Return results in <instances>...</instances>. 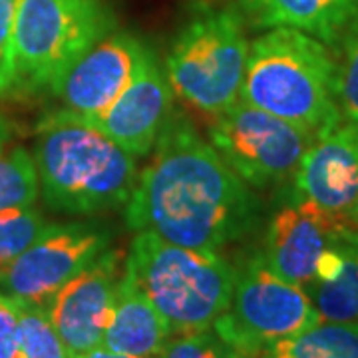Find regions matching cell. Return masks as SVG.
I'll return each mask as SVG.
<instances>
[{"label": "cell", "instance_id": "1", "mask_svg": "<svg viewBox=\"0 0 358 358\" xmlns=\"http://www.w3.org/2000/svg\"><path fill=\"white\" fill-rule=\"evenodd\" d=\"M152 152L126 203L129 229L152 231L181 247L221 251L261 225L259 197L189 117L173 110Z\"/></svg>", "mask_w": 358, "mask_h": 358}, {"label": "cell", "instance_id": "2", "mask_svg": "<svg viewBox=\"0 0 358 358\" xmlns=\"http://www.w3.org/2000/svg\"><path fill=\"white\" fill-rule=\"evenodd\" d=\"M32 157L44 203L74 217L126 207L140 173L138 157L62 108L40 120Z\"/></svg>", "mask_w": 358, "mask_h": 358}, {"label": "cell", "instance_id": "3", "mask_svg": "<svg viewBox=\"0 0 358 358\" xmlns=\"http://www.w3.org/2000/svg\"><path fill=\"white\" fill-rule=\"evenodd\" d=\"M338 60L320 40L289 26L249 44L241 102L287 120L315 140L343 124L336 98Z\"/></svg>", "mask_w": 358, "mask_h": 358}, {"label": "cell", "instance_id": "4", "mask_svg": "<svg viewBox=\"0 0 358 358\" xmlns=\"http://www.w3.org/2000/svg\"><path fill=\"white\" fill-rule=\"evenodd\" d=\"M124 265L176 334L213 329L227 310L237 267L219 251L169 243L152 231H140Z\"/></svg>", "mask_w": 358, "mask_h": 358}, {"label": "cell", "instance_id": "5", "mask_svg": "<svg viewBox=\"0 0 358 358\" xmlns=\"http://www.w3.org/2000/svg\"><path fill=\"white\" fill-rule=\"evenodd\" d=\"M114 26L106 0H18L8 96L54 94L68 70Z\"/></svg>", "mask_w": 358, "mask_h": 358}, {"label": "cell", "instance_id": "6", "mask_svg": "<svg viewBox=\"0 0 358 358\" xmlns=\"http://www.w3.org/2000/svg\"><path fill=\"white\" fill-rule=\"evenodd\" d=\"M249 42L235 10H213L193 18L167 54L166 74L173 96L207 115L239 102Z\"/></svg>", "mask_w": 358, "mask_h": 358}, {"label": "cell", "instance_id": "7", "mask_svg": "<svg viewBox=\"0 0 358 358\" xmlns=\"http://www.w3.org/2000/svg\"><path fill=\"white\" fill-rule=\"evenodd\" d=\"M317 322L320 315L307 291L279 277L257 251L237 267L229 307L215 320L213 331L233 350L261 357L277 341Z\"/></svg>", "mask_w": 358, "mask_h": 358}, {"label": "cell", "instance_id": "8", "mask_svg": "<svg viewBox=\"0 0 358 358\" xmlns=\"http://www.w3.org/2000/svg\"><path fill=\"white\" fill-rule=\"evenodd\" d=\"M207 138L251 189H271L293 179L315 141L303 128L241 100L215 115Z\"/></svg>", "mask_w": 358, "mask_h": 358}, {"label": "cell", "instance_id": "9", "mask_svg": "<svg viewBox=\"0 0 358 358\" xmlns=\"http://www.w3.org/2000/svg\"><path fill=\"white\" fill-rule=\"evenodd\" d=\"M110 241V231L100 223H50L22 255L0 271V293L46 305L66 282L106 253Z\"/></svg>", "mask_w": 358, "mask_h": 358}, {"label": "cell", "instance_id": "10", "mask_svg": "<svg viewBox=\"0 0 358 358\" xmlns=\"http://www.w3.org/2000/svg\"><path fill=\"white\" fill-rule=\"evenodd\" d=\"M355 231L350 215L327 211L293 192L267 223L261 253L279 277L307 289L322 253Z\"/></svg>", "mask_w": 358, "mask_h": 358}, {"label": "cell", "instance_id": "11", "mask_svg": "<svg viewBox=\"0 0 358 358\" xmlns=\"http://www.w3.org/2000/svg\"><path fill=\"white\" fill-rule=\"evenodd\" d=\"M152 56L154 52L128 32L110 34L68 70L54 96L62 110L92 122L129 88Z\"/></svg>", "mask_w": 358, "mask_h": 358}, {"label": "cell", "instance_id": "12", "mask_svg": "<svg viewBox=\"0 0 358 358\" xmlns=\"http://www.w3.org/2000/svg\"><path fill=\"white\" fill-rule=\"evenodd\" d=\"M120 259V251L108 249L44 305L70 357L102 346L114 319L115 294L124 273Z\"/></svg>", "mask_w": 358, "mask_h": 358}, {"label": "cell", "instance_id": "13", "mask_svg": "<svg viewBox=\"0 0 358 358\" xmlns=\"http://www.w3.org/2000/svg\"><path fill=\"white\" fill-rule=\"evenodd\" d=\"M171 112L173 92L166 68L159 66L154 54L129 88L100 117L88 124L134 157H145L154 150Z\"/></svg>", "mask_w": 358, "mask_h": 358}, {"label": "cell", "instance_id": "14", "mask_svg": "<svg viewBox=\"0 0 358 358\" xmlns=\"http://www.w3.org/2000/svg\"><path fill=\"white\" fill-rule=\"evenodd\" d=\"M293 192L333 213L357 209L358 126L343 122L313 141L294 171Z\"/></svg>", "mask_w": 358, "mask_h": 358}, {"label": "cell", "instance_id": "15", "mask_svg": "<svg viewBox=\"0 0 358 358\" xmlns=\"http://www.w3.org/2000/svg\"><path fill=\"white\" fill-rule=\"evenodd\" d=\"M243 8L259 28L289 26L333 52L358 26V0H243Z\"/></svg>", "mask_w": 358, "mask_h": 358}, {"label": "cell", "instance_id": "16", "mask_svg": "<svg viewBox=\"0 0 358 358\" xmlns=\"http://www.w3.org/2000/svg\"><path fill=\"white\" fill-rule=\"evenodd\" d=\"M171 338V331L124 265L114 303V319L102 346L114 352L157 358Z\"/></svg>", "mask_w": 358, "mask_h": 358}, {"label": "cell", "instance_id": "17", "mask_svg": "<svg viewBox=\"0 0 358 358\" xmlns=\"http://www.w3.org/2000/svg\"><path fill=\"white\" fill-rule=\"evenodd\" d=\"M259 358H358V322L320 320L303 333L277 341Z\"/></svg>", "mask_w": 358, "mask_h": 358}, {"label": "cell", "instance_id": "18", "mask_svg": "<svg viewBox=\"0 0 358 358\" xmlns=\"http://www.w3.org/2000/svg\"><path fill=\"white\" fill-rule=\"evenodd\" d=\"M307 294L320 320L358 322V233L355 231L343 243V267L331 281L308 285Z\"/></svg>", "mask_w": 358, "mask_h": 358}, {"label": "cell", "instance_id": "19", "mask_svg": "<svg viewBox=\"0 0 358 358\" xmlns=\"http://www.w3.org/2000/svg\"><path fill=\"white\" fill-rule=\"evenodd\" d=\"M13 299L18 334H16V358H70L68 348L52 324L44 305Z\"/></svg>", "mask_w": 358, "mask_h": 358}, {"label": "cell", "instance_id": "20", "mask_svg": "<svg viewBox=\"0 0 358 358\" xmlns=\"http://www.w3.org/2000/svg\"><path fill=\"white\" fill-rule=\"evenodd\" d=\"M40 195L38 171L32 154L16 145L0 152V211L30 207Z\"/></svg>", "mask_w": 358, "mask_h": 358}, {"label": "cell", "instance_id": "21", "mask_svg": "<svg viewBox=\"0 0 358 358\" xmlns=\"http://www.w3.org/2000/svg\"><path fill=\"white\" fill-rule=\"evenodd\" d=\"M48 225L50 221L32 205L0 211V271L22 255Z\"/></svg>", "mask_w": 358, "mask_h": 358}, {"label": "cell", "instance_id": "22", "mask_svg": "<svg viewBox=\"0 0 358 358\" xmlns=\"http://www.w3.org/2000/svg\"><path fill=\"white\" fill-rule=\"evenodd\" d=\"M336 60V98L341 117L346 124L358 126V26L343 40Z\"/></svg>", "mask_w": 358, "mask_h": 358}, {"label": "cell", "instance_id": "23", "mask_svg": "<svg viewBox=\"0 0 358 358\" xmlns=\"http://www.w3.org/2000/svg\"><path fill=\"white\" fill-rule=\"evenodd\" d=\"M231 348L213 329L199 333L176 334L167 341L166 348L157 358H229Z\"/></svg>", "mask_w": 358, "mask_h": 358}, {"label": "cell", "instance_id": "24", "mask_svg": "<svg viewBox=\"0 0 358 358\" xmlns=\"http://www.w3.org/2000/svg\"><path fill=\"white\" fill-rule=\"evenodd\" d=\"M16 2L18 0H0V98L8 96L10 44H13Z\"/></svg>", "mask_w": 358, "mask_h": 358}, {"label": "cell", "instance_id": "25", "mask_svg": "<svg viewBox=\"0 0 358 358\" xmlns=\"http://www.w3.org/2000/svg\"><path fill=\"white\" fill-rule=\"evenodd\" d=\"M16 334L18 319L13 299L0 293V358H16Z\"/></svg>", "mask_w": 358, "mask_h": 358}, {"label": "cell", "instance_id": "26", "mask_svg": "<svg viewBox=\"0 0 358 358\" xmlns=\"http://www.w3.org/2000/svg\"><path fill=\"white\" fill-rule=\"evenodd\" d=\"M70 358H148V357H136V355H126V352H114V350H108L103 346H98V348H92L88 352H82V355H76V357Z\"/></svg>", "mask_w": 358, "mask_h": 358}, {"label": "cell", "instance_id": "27", "mask_svg": "<svg viewBox=\"0 0 358 358\" xmlns=\"http://www.w3.org/2000/svg\"><path fill=\"white\" fill-rule=\"evenodd\" d=\"M14 126L10 124V120L0 112V152L8 145V141L13 140Z\"/></svg>", "mask_w": 358, "mask_h": 358}, {"label": "cell", "instance_id": "28", "mask_svg": "<svg viewBox=\"0 0 358 358\" xmlns=\"http://www.w3.org/2000/svg\"><path fill=\"white\" fill-rule=\"evenodd\" d=\"M350 221H352V225H355V229H357L358 233V207L352 211V213H350Z\"/></svg>", "mask_w": 358, "mask_h": 358}, {"label": "cell", "instance_id": "29", "mask_svg": "<svg viewBox=\"0 0 358 358\" xmlns=\"http://www.w3.org/2000/svg\"><path fill=\"white\" fill-rule=\"evenodd\" d=\"M229 358H259L253 357V355H245V352H237V350H233V355Z\"/></svg>", "mask_w": 358, "mask_h": 358}]
</instances>
